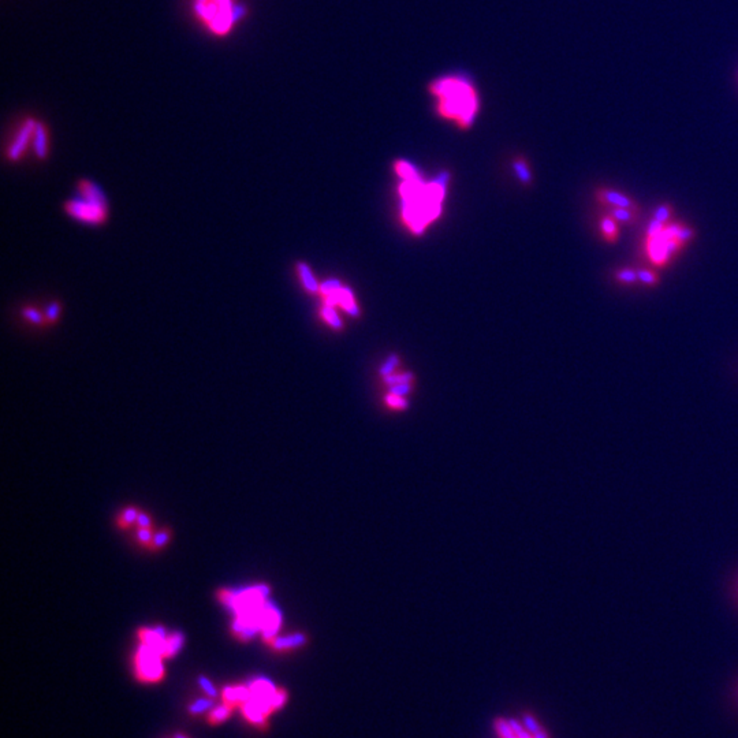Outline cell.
<instances>
[{"label": "cell", "instance_id": "d4e9b609", "mask_svg": "<svg viewBox=\"0 0 738 738\" xmlns=\"http://www.w3.org/2000/svg\"><path fill=\"white\" fill-rule=\"evenodd\" d=\"M514 168H516V173H517V175L520 177V180H521L523 182H525V184L530 182V173H529V170H528V166L525 161H523V160H517V161L514 163Z\"/></svg>", "mask_w": 738, "mask_h": 738}, {"label": "cell", "instance_id": "8992f818", "mask_svg": "<svg viewBox=\"0 0 738 738\" xmlns=\"http://www.w3.org/2000/svg\"><path fill=\"white\" fill-rule=\"evenodd\" d=\"M321 291L324 294L327 305L334 307L335 304H341V307H343L350 315L353 316L358 315V308L353 300L351 291L342 289L340 282L328 281L321 286Z\"/></svg>", "mask_w": 738, "mask_h": 738}, {"label": "cell", "instance_id": "6da1fadb", "mask_svg": "<svg viewBox=\"0 0 738 738\" xmlns=\"http://www.w3.org/2000/svg\"><path fill=\"white\" fill-rule=\"evenodd\" d=\"M429 92L436 100V109L445 119L459 128L472 126L480 108V99L472 79L464 76H445L429 85Z\"/></svg>", "mask_w": 738, "mask_h": 738}, {"label": "cell", "instance_id": "ac0fdd59", "mask_svg": "<svg viewBox=\"0 0 738 738\" xmlns=\"http://www.w3.org/2000/svg\"><path fill=\"white\" fill-rule=\"evenodd\" d=\"M137 517H138V511L134 507H128V509L123 510L122 516L119 517L118 525L121 528L130 527L132 524L137 521Z\"/></svg>", "mask_w": 738, "mask_h": 738}, {"label": "cell", "instance_id": "ffe728a7", "mask_svg": "<svg viewBox=\"0 0 738 738\" xmlns=\"http://www.w3.org/2000/svg\"><path fill=\"white\" fill-rule=\"evenodd\" d=\"M495 730L501 738H518L516 736L514 730L511 729L510 723L504 719H497L495 720Z\"/></svg>", "mask_w": 738, "mask_h": 738}, {"label": "cell", "instance_id": "7c38bea8", "mask_svg": "<svg viewBox=\"0 0 738 738\" xmlns=\"http://www.w3.org/2000/svg\"><path fill=\"white\" fill-rule=\"evenodd\" d=\"M298 272H300V276H301V281L305 289L309 293H316L318 290V285L309 267L307 264L300 263L298 264Z\"/></svg>", "mask_w": 738, "mask_h": 738}, {"label": "cell", "instance_id": "cb8c5ba5", "mask_svg": "<svg viewBox=\"0 0 738 738\" xmlns=\"http://www.w3.org/2000/svg\"><path fill=\"white\" fill-rule=\"evenodd\" d=\"M671 213H673L671 207H670L669 204H663V206H660V207L657 208L655 215H654V219L658 220L660 223H663V224H666V223L670 220Z\"/></svg>", "mask_w": 738, "mask_h": 738}, {"label": "cell", "instance_id": "ba28073f", "mask_svg": "<svg viewBox=\"0 0 738 738\" xmlns=\"http://www.w3.org/2000/svg\"><path fill=\"white\" fill-rule=\"evenodd\" d=\"M36 129V125L33 122H27V125L22 128V130L20 132V134L17 135V138L14 140L13 145L10 147L8 149V156L13 160H17L22 155V152L25 151L27 148V141L30 138V135L33 134Z\"/></svg>", "mask_w": 738, "mask_h": 738}, {"label": "cell", "instance_id": "603a6c76", "mask_svg": "<svg viewBox=\"0 0 738 738\" xmlns=\"http://www.w3.org/2000/svg\"><path fill=\"white\" fill-rule=\"evenodd\" d=\"M637 274H638V281H641V282L645 283V285L654 286L655 283L659 282V276H658L655 272H652V271H648V269H640V271H637Z\"/></svg>", "mask_w": 738, "mask_h": 738}, {"label": "cell", "instance_id": "3957f363", "mask_svg": "<svg viewBox=\"0 0 738 738\" xmlns=\"http://www.w3.org/2000/svg\"><path fill=\"white\" fill-rule=\"evenodd\" d=\"M693 238V230L678 223L664 224L654 237L648 238V252L652 262L663 265L669 262L686 242Z\"/></svg>", "mask_w": 738, "mask_h": 738}, {"label": "cell", "instance_id": "4fadbf2b", "mask_svg": "<svg viewBox=\"0 0 738 738\" xmlns=\"http://www.w3.org/2000/svg\"><path fill=\"white\" fill-rule=\"evenodd\" d=\"M182 644H184V636L180 634V633H175V634L167 637V644H166L164 658H170V657L177 655L178 651L181 650Z\"/></svg>", "mask_w": 738, "mask_h": 738}, {"label": "cell", "instance_id": "83f0119b", "mask_svg": "<svg viewBox=\"0 0 738 738\" xmlns=\"http://www.w3.org/2000/svg\"><path fill=\"white\" fill-rule=\"evenodd\" d=\"M212 706H213L212 700L201 699V700H197L194 704L190 706V712L199 713V712L207 711L208 709H211Z\"/></svg>", "mask_w": 738, "mask_h": 738}, {"label": "cell", "instance_id": "9a60e30c", "mask_svg": "<svg viewBox=\"0 0 738 738\" xmlns=\"http://www.w3.org/2000/svg\"><path fill=\"white\" fill-rule=\"evenodd\" d=\"M304 641H305L304 636L295 634V636H289V637H285V638H278V640L272 641V645L276 650H285V648H291V647H298V645L304 644Z\"/></svg>", "mask_w": 738, "mask_h": 738}, {"label": "cell", "instance_id": "f546056e", "mask_svg": "<svg viewBox=\"0 0 738 738\" xmlns=\"http://www.w3.org/2000/svg\"><path fill=\"white\" fill-rule=\"evenodd\" d=\"M199 683H200V685H201V687H203V689H204V690H206V692H207V693H208V695H210L211 697H216L217 692H216L215 686L212 685L211 681H210L208 678H206V677H200Z\"/></svg>", "mask_w": 738, "mask_h": 738}, {"label": "cell", "instance_id": "4dcf8cb0", "mask_svg": "<svg viewBox=\"0 0 738 738\" xmlns=\"http://www.w3.org/2000/svg\"><path fill=\"white\" fill-rule=\"evenodd\" d=\"M24 316L27 317L29 321L34 323V324H39V323H41V320H43V317H41V315H40L36 309H25V311H24Z\"/></svg>", "mask_w": 738, "mask_h": 738}, {"label": "cell", "instance_id": "52a82bcc", "mask_svg": "<svg viewBox=\"0 0 738 738\" xmlns=\"http://www.w3.org/2000/svg\"><path fill=\"white\" fill-rule=\"evenodd\" d=\"M598 199L602 203L610 206L611 208H629V210L637 211V204L633 201L632 199L615 190L601 189L598 190Z\"/></svg>", "mask_w": 738, "mask_h": 738}, {"label": "cell", "instance_id": "4316f807", "mask_svg": "<svg viewBox=\"0 0 738 738\" xmlns=\"http://www.w3.org/2000/svg\"><path fill=\"white\" fill-rule=\"evenodd\" d=\"M137 539L140 543L145 544V546H149L152 539H154V535L151 532V528H138V532H137Z\"/></svg>", "mask_w": 738, "mask_h": 738}, {"label": "cell", "instance_id": "d6986e66", "mask_svg": "<svg viewBox=\"0 0 738 738\" xmlns=\"http://www.w3.org/2000/svg\"><path fill=\"white\" fill-rule=\"evenodd\" d=\"M321 316H323V318H324L330 326H333L334 328L338 330V328L342 327V323H341V320H340L338 315L335 314V311L333 309V307L326 305V307L323 308V311H321Z\"/></svg>", "mask_w": 738, "mask_h": 738}, {"label": "cell", "instance_id": "d6a6232c", "mask_svg": "<svg viewBox=\"0 0 738 738\" xmlns=\"http://www.w3.org/2000/svg\"><path fill=\"white\" fill-rule=\"evenodd\" d=\"M59 311H60V308H59L58 304H51V305L47 308V314H46V316H47V318H50V320H55V318L58 317V315H59Z\"/></svg>", "mask_w": 738, "mask_h": 738}, {"label": "cell", "instance_id": "5b68a950", "mask_svg": "<svg viewBox=\"0 0 738 738\" xmlns=\"http://www.w3.org/2000/svg\"><path fill=\"white\" fill-rule=\"evenodd\" d=\"M161 655L154 648L141 644L135 655L137 674L144 681H158L163 677L164 669L161 664Z\"/></svg>", "mask_w": 738, "mask_h": 738}, {"label": "cell", "instance_id": "2e32d148", "mask_svg": "<svg viewBox=\"0 0 738 738\" xmlns=\"http://www.w3.org/2000/svg\"><path fill=\"white\" fill-rule=\"evenodd\" d=\"M602 233L608 242H614L618 237V229L615 224V220L612 217H605L601 223Z\"/></svg>", "mask_w": 738, "mask_h": 738}, {"label": "cell", "instance_id": "7402d4cb", "mask_svg": "<svg viewBox=\"0 0 738 738\" xmlns=\"http://www.w3.org/2000/svg\"><path fill=\"white\" fill-rule=\"evenodd\" d=\"M617 279L619 282H622V283L632 285V283H636L638 281V274L636 271H633V269H629V268L621 269V271L617 272Z\"/></svg>", "mask_w": 738, "mask_h": 738}, {"label": "cell", "instance_id": "8fae6325", "mask_svg": "<svg viewBox=\"0 0 738 738\" xmlns=\"http://www.w3.org/2000/svg\"><path fill=\"white\" fill-rule=\"evenodd\" d=\"M34 151L39 158H46L47 155V134L41 125H36L34 129Z\"/></svg>", "mask_w": 738, "mask_h": 738}, {"label": "cell", "instance_id": "9c48e42d", "mask_svg": "<svg viewBox=\"0 0 738 738\" xmlns=\"http://www.w3.org/2000/svg\"><path fill=\"white\" fill-rule=\"evenodd\" d=\"M79 196H82V197H85L88 200L96 201V203L108 204L103 190L98 184H93L90 181H82L79 184Z\"/></svg>", "mask_w": 738, "mask_h": 738}, {"label": "cell", "instance_id": "836d02e7", "mask_svg": "<svg viewBox=\"0 0 738 738\" xmlns=\"http://www.w3.org/2000/svg\"><path fill=\"white\" fill-rule=\"evenodd\" d=\"M387 401H389V403H390L391 406H394V408H402V406L405 405V402H403L399 396H396V394H391V396H389Z\"/></svg>", "mask_w": 738, "mask_h": 738}, {"label": "cell", "instance_id": "277c9868", "mask_svg": "<svg viewBox=\"0 0 738 738\" xmlns=\"http://www.w3.org/2000/svg\"><path fill=\"white\" fill-rule=\"evenodd\" d=\"M107 208H108V204L96 203L82 196H79V199H74L66 204V212L70 216H73L79 222H85L89 224L103 223L107 217Z\"/></svg>", "mask_w": 738, "mask_h": 738}, {"label": "cell", "instance_id": "44dd1931", "mask_svg": "<svg viewBox=\"0 0 738 738\" xmlns=\"http://www.w3.org/2000/svg\"><path fill=\"white\" fill-rule=\"evenodd\" d=\"M170 537H171V535H170L168 530H160L156 535H154V539H152V542H151V544L148 547H151L152 550L161 549V547H164L168 543Z\"/></svg>", "mask_w": 738, "mask_h": 738}, {"label": "cell", "instance_id": "e0dca14e", "mask_svg": "<svg viewBox=\"0 0 738 738\" xmlns=\"http://www.w3.org/2000/svg\"><path fill=\"white\" fill-rule=\"evenodd\" d=\"M396 173L403 177L405 180H412V178H417V170L409 164L408 161H396Z\"/></svg>", "mask_w": 738, "mask_h": 738}, {"label": "cell", "instance_id": "f1b7e54d", "mask_svg": "<svg viewBox=\"0 0 738 738\" xmlns=\"http://www.w3.org/2000/svg\"><path fill=\"white\" fill-rule=\"evenodd\" d=\"M229 715H230V709L227 706H223V707H219L215 711H212L211 720L212 722H222V720L227 719Z\"/></svg>", "mask_w": 738, "mask_h": 738}, {"label": "cell", "instance_id": "484cf974", "mask_svg": "<svg viewBox=\"0 0 738 738\" xmlns=\"http://www.w3.org/2000/svg\"><path fill=\"white\" fill-rule=\"evenodd\" d=\"M524 726H525V729L532 736H535V734H537L539 732L543 730V727L539 725V722L532 715H525L524 716Z\"/></svg>", "mask_w": 738, "mask_h": 738}, {"label": "cell", "instance_id": "5bb4252c", "mask_svg": "<svg viewBox=\"0 0 738 738\" xmlns=\"http://www.w3.org/2000/svg\"><path fill=\"white\" fill-rule=\"evenodd\" d=\"M611 217L617 222H622L625 224H633L637 220V215L634 210L629 208H612L611 210Z\"/></svg>", "mask_w": 738, "mask_h": 738}, {"label": "cell", "instance_id": "e575fe53", "mask_svg": "<svg viewBox=\"0 0 738 738\" xmlns=\"http://www.w3.org/2000/svg\"><path fill=\"white\" fill-rule=\"evenodd\" d=\"M175 738H184V737H182V736H180V734H178V736H177V737H175Z\"/></svg>", "mask_w": 738, "mask_h": 738}, {"label": "cell", "instance_id": "7a4b0ae2", "mask_svg": "<svg viewBox=\"0 0 738 738\" xmlns=\"http://www.w3.org/2000/svg\"><path fill=\"white\" fill-rule=\"evenodd\" d=\"M446 180L448 175L443 174L439 181L424 184L417 177L405 180V184L401 186V194L405 203L403 217L416 234L422 233L424 227L439 216Z\"/></svg>", "mask_w": 738, "mask_h": 738}, {"label": "cell", "instance_id": "30bf717a", "mask_svg": "<svg viewBox=\"0 0 738 738\" xmlns=\"http://www.w3.org/2000/svg\"><path fill=\"white\" fill-rule=\"evenodd\" d=\"M250 700V687L249 686H234V687H226L224 690V702L234 704V703H246Z\"/></svg>", "mask_w": 738, "mask_h": 738}, {"label": "cell", "instance_id": "1f68e13d", "mask_svg": "<svg viewBox=\"0 0 738 738\" xmlns=\"http://www.w3.org/2000/svg\"><path fill=\"white\" fill-rule=\"evenodd\" d=\"M135 524L138 525V528H151V518L148 514L145 513H138V517H137V521Z\"/></svg>", "mask_w": 738, "mask_h": 738}]
</instances>
